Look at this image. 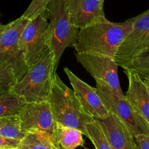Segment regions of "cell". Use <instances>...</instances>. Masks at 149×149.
Masks as SVG:
<instances>
[{"instance_id":"6da1fadb","label":"cell","mask_w":149,"mask_h":149,"mask_svg":"<svg viewBox=\"0 0 149 149\" xmlns=\"http://www.w3.org/2000/svg\"><path fill=\"white\" fill-rule=\"evenodd\" d=\"M132 26V18L122 23L105 18L80 29L74 48L77 53L94 54L115 59L118 47Z\"/></svg>"},{"instance_id":"7a4b0ae2","label":"cell","mask_w":149,"mask_h":149,"mask_svg":"<svg viewBox=\"0 0 149 149\" xmlns=\"http://www.w3.org/2000/svg\"><path fill=\"white\" fill-rule=\"evenodd\" d=\"M56 73L54 55L48 47L10 90L26 103L48 101Z\"/></svg>"},{"instance_id":"3957f363","label":"cell","mask_w":149,"mask_h":149,"mask_svg":"<svg viewBox=\"0 0 149 149\" xmlns=\"http://www.w3.org/2000/svg\"><path fill=\"white\" fill-rule=\"evenodd\" d=\"M48 102L56 125L78 130L87 137L86 125L93 119L85 111L74 90L61 81L57 73L54 76Z\"/></svg>"},{"instance_id":"277c9868","label":"cell","mask_w":149,"mask_h":149,"mask_svg":"<svg viewBox=\"0 0 149 149\" xmlns=\"http://www.w3.org/2000/svg\"><path fill=\"white\" fill-rule=\"evenodd\" d=\"M50 19L47 30L48 47L54 55L55 71L61 55L67 47H74L77 42L80 29L72 23L65 0H51L45 10Z\"/></svg>"},{"instance_id":"5b68a950","label":"cell","mask_w":149,"mask_h":149,"mask_svg":"<svg viewBox=\"0 0 149 149\" xmlns=\"http://www.w3.org/2000/svg\"><path fill=\"white\" fill-rule=\"evenodd\" d=\"M29 21L21 15L7 23L0 35V65L10 69L18 81L29 69L19 47L20 34Z\"/></svg>"},{"instance_id":"8992f818","label":"cell","mask_w":149,"mask_h":149,"mask_svg":"<svg viewBox=\"0 0 149 149\" xmlns=\"http://www.w3.org/2000/svg\"><path fill=\"white\" fill-rule=\"evenodd\" d=\"M96 89L109 113L120 119L135 138L139 135L149 136V126L134 110L128 100L118 97L104 81L96 80Z\"/></svg>"},{"instance_id":"52a82bcc","label":"cell","mask_w":149,"mask_h":149,"mask_svg":"<svg viewBox=\"0 0 149 149\" xmlns=\"http://www.w3.org/2000/svg\"><path fill=\"white\" fill-rule=\"evenodd\" d=\"M132 29L118 47L115 61L118 66L127 68L131 61L149 47V9L133 17Z\"/></svg>"},{"instance_id":"ba28073f","label":"cell","mask_w":149,"mask_h":149,"mask_svg":"<svg viewBox=\"0 0 149 149\" xmlns=\"http://www.w3.org/2000/svg\"><path fill=\"white\" fill-rule=\"evenodd\" d=\"M48 21L45 12L28 22L20 34L19 47L25 62L30 67L48 47Z\"/></svg>"},{"instance_id":"9c48e42d","label":"cell","mask_w":149,"mask_h":149,"mask_svg":"<svg viewBox=\"0 0 149 149\" xmlns=\"http://www.w3.org/2000/svg\"><path fill=\"white\" fill-rule=\"evenodd\" d=\"M77 61L86 71L96 80L104 81L111 90L121 98H124L125 95L120 86L118 75V65L115 59L89 53H75Z\"/></svg>"},{"instance_id":"30bf717a","label":"cell","mask_w":149,"mask_h":149,"mask_svg":"<svg viewBox=\"0 0 149 149\" xmlns=\"http://www.w3.org/2000/svg\"><path fill=\"white\" fill-rule=\"evenodd\" d=\"M18 116L20 128L25 134L41 132L52 135L56 125L48 101L26 103Z\"/></svg>"},{"instance_id":"8fae6325","label":"cell","mask_w":149,"mask_h":149,"mask_svg":"<svg viewBox=\"0 0 149 149\" xmlns=\"http://www.w3.org/2000/svg\"><path fill=\"white\" fill-rule=\"evenodd\" d=\"M64 71L85 111L93 119L99 120L108 117L110 113L105 108L96 87H91L67 67L64 68Z\"/></svg>"},{"instance_id":"7c38bea8","label":"cell","mask_w":149,"mask_h":149,"mask_svg":"<svg viewBox=\"0 0 149 149\" xmlns=\"http://www.w3.org/2000/svg\"><path fill=\"white\" fill-rule=\"evenodd\" d=\"M72 23L81 29L105 19V0H65Z\"/></svg>"},{"instance_id":"4fadbf2b","label":"cell","mask_w":149,"mask_h":149,"mask_svg":"<svg viewBox=\"0 0 149 149\" xmlns=\"http://www.w3.org/2000/svg\"><path fill=\"white\" fill-rule=\"evenodd\" d=\"M97 121L112 149H138L134 137L115 115L110 113L108 117Z\"/></svg>"},{"instance_id":"5bb4252c","label":"cell","mask_w":149,"mask_h":149,"mask_svg":"<svg viewBox=\"0 0 149 149\" xmlns=\"http://www.w3.org/2000/svg\"><path fill=\"white\" fill-rule=\"evenodd\" d=\"M129 81L126 99L149 126V91L138 74L124 70Z\"/></svg>"},{"instance_id":"9a60e30c","label":"cell","mask_w":149,"mask_h":149,"mask_svg":"<svg viewBox=\"0 0 149 149\" xmlns=\"http://www.w3.org/2000/svg\"><path fill=\"white\" fill-rule=\"evenodd\" d=\"M83 136V134L78 130L56 125L52 139L56 146L65 149H75L84 145Z\"/></svg>"},{"instance_id":"2e32d148","label":"cell","mask_w":149,"mask_h":149,"mask_svg":"<svg viewBox=\"0 0 149 149\" xmlns=\"http://www.w3.org/2000/svg\"><path fill=\"white\" fill-rule=\"evenodd\" d=\"M18 149H57L52 135L41 132H29L20 140Z\"/></svg>"},{"instance_id":"e0dca14e","label":"cell","mask_w":149,"mask_h":149,"mask_svg":"<svg viewBox=\"0 0 149 149\" xmlns=\"http://www.w3.org/2000/svg\"><path fill=\"white\" fill-rule=\"evenodd\" d=\"M26 102L11 90L0 95V117L18 115Z\"/></svg>"},{"instance_id":"ac0fdd59","label":"cell","mask_w":149,"mask_h":149,"mask_svg":"<svg viewBox=\"0 0 149 149\" xmlns=\"http://www.w3.org/2000/svg\"><path fill=\"white\" fill-rule=\"evenodd\" d=\"M24 135L18 115L0 117V136L20 141Z\"/></svg>"},{"instance_id":"d6986e66","label":"cell","mask_w":149,"mask_h":149,"mask_svg":"<svg viewBox=\"0 0 149 149\" xmlns=\"http://www.w3.org/2000/svg\"><path fill=\"white\" fill-rule=\"evenodd\" d=\"M87 138L91 141L96 149H112L103 130L97 120L86 125Z\"/></svg>"},{"instance_id":"ffe728a7","label":"cell","mask_w":149,"mask_h":149,"mask_svg":"<svg viewBox=\"0 0 149 149\" xmlns=\"http://www.w3.org/2000/svg\"><path fill=\"white\" fill-rule=\"evenodd\" d=\"M124 70H129L138 74L143 79L149 76V47L135 57Z\"/></svg>"},{"instance_id":"44dd1931","label":"cell","mask_w":149,"mask_h":149,"mask_svg":"<svg viewBox=\"0 0 149 149\" xmlns=\"http://www.w3.org/2000/svg\"><path fill=\"white\" fill-rule=\"evenodd\" d=\"M51 0H32L28 8L22 16L28 20H32L45 13L48 3Z\"/></svg>"},{"instance_id":"7402d4cb","label":"cell","mask_w":149,"mask_h":149,"mask_svg":"<svg viewBox=\"0 0 149 149\" xmlns=\"http://www.w3.org/2000/svg\"><path fill=\"white\" fill-rule=\"evenodd\" d=\"M17 81L15 74L10 69L0 65V95L10 90Z\"/></svg>"},{"instance_id":"603a6c76","label":"cell","mask_w":149,"mask_h":149,"mask_svg":"<svg viewBox=\"0 0 149 149\" xmlns=\"http://www.w3.org/2000/svg\"><path fill=\"white\" fill-rule=\"evenodd\" d=\"M19 143L20 141L18 140L0 136V149H16L18 148Z\"/></svg>"},{"instance_id":"cb8c5ba5","label":"cell","mask_w":149,"mask_h":149,"mask_svg":"<svg viewBox=\"0 0 149 149\" xmlns=\"http://www.w3.org/2000/svg\"><path fill=\"white\" fill-rule=\"evenodd\" d=\"M138 149H149V136L145 135H139L135 138Z\"/></svg>"},{"instance_id":"d4e9b609","label":"cell","mask_w":149,"mask_h":149,"mask_svg":"<svg viewBox=\"0 0 149 149\" xmlns=\"http://www.w3.org/2000/svg\"><path fill=\"white\" fill-rule=\"evenodd\" d=\"M143 82L145 83V86L147 87L148 90L149 91V76L147 77H145L144 79H143Z\"/></svg>"},{"instance_id":"484cf974","label":"cell","mask_w":149,"mask_h":149,"mask_svg":"<svg viewBox=\"0 0 149 149\" xmlns=\"http://www.w3.org/2000/svg\"><path fill=\"white\" fill-rule=\"evenodd\" d=\"M6 26H7V24L3 25V24H1V23H0V35H1V33H2L3 31H4V29H6Z\"/></svg>"},{"instance_id":"4316f807","label":"cell","mask_w":149,"mask_h":149,"mask_svg":"<svg viewBox=\"0 0 149 149\" xmlns=\"http://www.w3.org/2000/svg\"><path fill=\"white\" fill-rule=\"evenodd\" d=\"M56 146V148H57V149H65V148H62V147L59 146Z\"/></svg>"},{"instance_id":"83f0119b","label":"cell","mask_w":149,"mask_h":149,"mask_svg":"<svg viewBox=\"0 0 149 149\" xmlns=\"http://www.w3.org/2000/svg\"><path fill=\"white\" fill-rule=\"evenodd\" d=\"M16 149H18V148H16Z\"/></svg>"}]
</instances>
